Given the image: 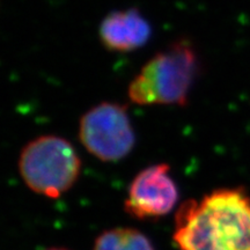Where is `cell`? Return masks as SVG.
Segmentation results:
<instances>
[{
  "label": "cell",
  "instance_id": "obj_6",
  "mask_svg": "<svg viewBox=\"0 0 250 250\" xmlns=\"http://www.w3.org/2000/svg\"><path fill=\"white\" fill-rule=\"evenodd\" d=\"M102 45L112 52H132L147 44L152 36L149 21L137 8L110 12L99 28Z\"/></svg>",
  "mask_w": 250,
  "mask_h": 250
},
{
  "label": "cell",
  "instance_id": "obj_1",
  "mask_svg": "<svg viewBox=\"0 0 250 250\" xmlns=\"http://www.w3.org/2000/svg\"><path fill=\"white\" fill-rule=\"evenodd\" d=\"M180 250H250V197L242 189H218L183 203L175 215Z\"/></svg>",
  "mask_w": 250,
  "mask_h": 250
},
{
  "label": "cell",
  "instance_id": "obj_4",
  "mask_svg": "<svg viewBox=\"0 0 250 250\" xmlns=\"http://www.w3.org/2000/svg\"><path fill=\"white\" fill-rule=\"evenodd\" d=\"M79 139L87 152L104 162L126 158L136 144V133L126 107L101 102L87 110L79 122Z\"/></svg>",
  "mask_w": 250,
  "mask_h": 250
},
{
  "label": "cell",
  "instance_id": "obj_5",
  "mask_svg": "<svg viewBox=\"0 0 250 250\" xmlns=\"http://www.w3.org/2000/svg\"><path fill=\"white\" fill-rule=\"evenodd\" d=\"M167 164L149 166L137 174L124 202L125 211L136 219H156L170 213L179 201V189Z\"/></svg>",
  "mask_w": 250,
  "mask_h": 250
},
{
  "label": "cell",
  "instance_id": "obj_3",
  "mask_svg": "<svg viewBox=\"0 0 250 250\" xmlns=\"http://www.w3.org/2000/svg\"><path fill=\"white\" fill-rule=\"evenodd\" d=\"M19 170L31 191L58 198L79 179L81 161L68 140L46 134L24 146L19 159Z\"/></svg>",
  "mask_w": 250,
  "mask_h": 250
},
{
  "label": "cell",
  "instance_id": "obj_7",
  "mask_svg": "<svg viewBox=\"0 0 250 250\" xmlns=\"http://www.w3.org/2000/svg\"><path fill=\"white\" fill-rule=\"evenodd\" d=\"M93 250H154V247L140 230L118 227L100 234Z\"/></svg>",
  "mask_w": 250,
  "mask_h": 250
},
{
  "label": "cell",
  "instance_id": "obj_2",
  "mask_svg": "<svg viewBox=\"0 0 250 250\" xmlns=\"http://www.w3.org/2000/svg\"><path fill=\"white\" fill-rule=\"evenodd\" d=\"M199 57L188 39L174 41L155 54L131 80L127 96L139 105H180L189 96L199 74Z\"/></svg>",
  "mask_w": 250,
  "mask_h": 250
},
{
  "label": "cell",
  "instance_id": "obj_8",
  "mask_svg": "<svg viewBox=\"0 0 250 250\" xmlns=\"http://www.w3.org/2000/svg\"><path fill=\"white\" fill-rule=\"evenodd\" d=\"M45 250H68V249H65V248H58V247H56V248H49V249H45Z\"/></svg>",
  "mask_w": 250,
  "mask_h": 250
}]
</instances>
